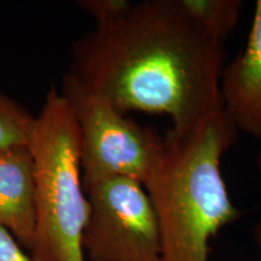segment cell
I'll use <instances>...</instances> for the list:
<instances>
[{
	"label": "cell",
	"mask_w": 261,
	"mask_h": 261,
	"mask_svg": "<svg viewBox=\"0 0 261 261\" xmlns=\"http://www.w3.org/2000/svg\"><path fill=\"white\" fill-rule=\"evenodd\" d=\"M85 192L90 202L83 236L86 261H159L158 218L142 182L112 178Z\"/></svg>",
	"instance_id": "5b68a950"
},
{
	"label": "cell",
	"mask_w": 261,
	"mask_h": 261,
	"mask_svg": "<svg viewBox=\"0 0 261 261\" xmlns=\"http://www.w3.org/2000/svg\"><path fill=\"white\" fill-rule=\"evenodd\" d=\"M60 92L79 127L85 191L112 178L144 185L161 154L163 135L117 110L70 71L64 74Z\"/></svg>",
	"instance_id": "277c9868"
},
{
	"label": "cell",
	"mask_w": 261,
	"mask_h": 261,
	"mask_svg": "<svg viewBox=\"0 0 261 261\" xmlns=\"http://www.w3.org/2000/svg\"><path fill=\"white\" fill-rule=\"evenodd\" d=\"M253 237L254 241H255L257 248H259L261 253V219L257 221V223L254 225L253 227Z\"/></svg>",
	"instance_id": "7c38bea8"
},
{
	"label": "cell",
	"mask_w": 261,
	"mask_h": 261,
	"mask_svg": "<svg viewBox=\"0 0 261 261\" xmlns=\"http://www.w3.org/2000/svg\"><path fill=\"white\" fill-rule=\"evenodd\" d=\"M238 135L224 110L187 132L163 135L144 182L158 218L159 261H208L211 241L242 217L221 174V159Z\"/></svg>",
	"instance_id": "7a4b0ae2"
},
{
	"label": "cell",
	"mask_w": 261,
	"mask_h": 261,
	"mask_svg": "<svg viewBox=\"0 0 261 261\" xmlns=\"http://www.w3.org/2000/svg\"><path fill=\"white\" fill-rule=\"evenodd\" d=\"M178 4L202 32L223 44L236 28L243 8L241 0H178Z\"/></svg>",
	"instance_id": "ba28073f"
},
{
	"label": "cell",
	"mask_w": 261,
	"mask_h": 261,
	"mask_svg": "<svg viewBox=\"0 0 261 261\" xmlns=\"http://www.w3.org/2000/svg\"><path fill=\"white\" fill-rule=\"evenodd\" d=\"M0 227L31 253L35 233V171L29 145L0 150Z\"/></svg>",
	"instance_id": "52a82bcc"
},
{
	"label": "cell",
	"mask_w": 261,
	"mask_h": 261,
	"mask_svg": "<svg viewBox=\"0 0 261 261\" xmlns=\"http://www.w3.org/2000/svg\"><path fill=\"white\" fill-rule=\"evenodd\" d=\"M220 97L224 113L238 132L261 142V0L255 3L246 46L224 65Z\"/></svg>",
	"instance_id": "8992f818"
},
{
	"label": "cell",
	"mask_w": 261,
	"mask_h": 261,
	"mask_svg": "<svg viewBox=\"0 0 261 261\" xmlns=\"http://www.w3.org/2000/svg\"><path fill=\"white\" fill-rule=\"evenodd\" d=\"M0 261H34L9 231L0 227Z\"/></svg>",
	"instance_id": "8fae6325"
},
{
	"label": "cell",
	"mask_w": 261,
	"mask_h": 261,
	"mask_svg": "<svg viewBox=\"0 0 261 261\" xmlns=\"http://www.w3.org/2000/svg\"><path fill=\"white\" fill-rule=\"evenodd\" d=\"M69 71L123 114H159L187 132L221 112L223 42L202 32L178 0L133 2L122 17L74 42Z\"/></svg>",
	"instance_id": "6da1fadb"
},
{
	"label": "cell",
	"mask_w": 261,
	"mask_h": 261,
	"mask_svg": "<svg viewBox=\"0 0 261 261\" xmlns=\"http://www.w3.org/2000/svg\"><path fill=\"white\" fill-rule=\"evenodd\" d=\"M255 165H256L257 171H259L261 174V142H260V146H259V151H257V155L255 159Z\"/></svg>",
	"instance_id": "4fadbf2b"
},
{
	"label": "cell",
	"mask_w": 261,
	"mask_h": 261,
	"mask_svg": "<svg viewBox=\"0 0 261 261\" xmlns=\"http://www.w3.org/2000/svg\"><path fill=\"white\" fill-rule=\"evenodd\" d=\"M34 122L33 114L0 92V150L29 145Z\"/></svg>",
	"instance_id": "9c48e42d"
},
{
	"label": "cell",
	"mask_w": 261,
	"mask_h": 261,
	"mask_svg": "<svg viewBox=\"0 0 261 261\" xmlns=\"http://www.w3.org/2000/svg\"><path fill=\"white\" fill-rule=\"evenodd\" d=\"M130 0H80L77 6L86 11L96 21V24H106L122 17L132 8Z\"/></svg>",
	"instance_id": "30bf717a"
},
{
	"label": "cell",
	"mask_w": 261,
	"mask_h": 261,
	"mask_svg": "<svg viewBox=\"0 0 261 261\" xmlns=\"http://www.w3.org/2000/svg\"><path fill=\"white\" fill-rule=\"evenodd\" d=\"M35 171L34 261H86L83 236L90 202L83 185L80 132L69 104L52 86L29 142Z\"/></svg>",
	"instance_id": "3957f363"
}]
</instances>
